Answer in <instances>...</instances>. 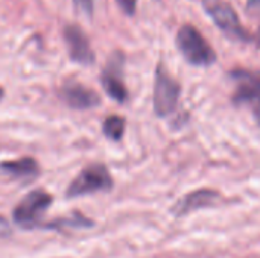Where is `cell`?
Returning <instances> with one entry per match:
<instances>
[{
  "label": "cell",
  "mask_w": 260,
  "mask_h": 258,
  "mask_svg": "<svg viewBox=\"0 0 260 258\" xmlns=\"http://www.w3.org/2000/svg\"><path fill=\"white\" fill-rule=\"evenodd\" d=\"M180 84L169 75L166 67L160 64L155 73V85H154V109L160 117H166L172 114L178 105L180 99Z\"/></svg>",
  "instance_id": "cell-4"
},
{
  "label": "cell",
  "mask_w": 260,
  "mask_h": 258,
  "mask_svg": "<svg viewBox=\"0 0 260 258\" xmlns=\"http://www.w3.org/2000/svg\"><path fill=\"white\" fill-rule=\"evenodd\" d=\"M52 204V196L35 190L26 195L14 210V220L21 228H34L40 224L43 214Z\"/></svg>",
  "instance_id": "cell-5"
},
{
  "label": "cell",
  "mask_w": 260,
  "mask_h": 258,
  "mask_svg": "<svg viewBox=\"0 0 260 258\" xmlns=\"http://www.w3.org/2000/svg\"><path fill=\"white\" fill-rule=\"evenodd\" d=\"M123 53L114 52L107 62V67L102 71L101 82L105 93L119 103H123L128 99V90L123 82Z\"/></svg>",
  "instance_id": "cell-6"
},
{
  "label": "cell",
  "mask_w": 260,
  "mask_h": 258,
  "mask_svg": "<svg viewBox=\"0 0 260 258\" xmlns=\"http://www.w3.org/2000/svg\"><path fill=\"white\" fill-rule=\"evenodd\" d=\"M203 6L216 26L230 38L238 41H248L250 35L244 29L236 11L225 0H203Z\"/></svg>",
  "instance_id": "cell-3"
},
{
  "label": "cell",
  "mask_w": 260,
  "mask_h": 258,
  "mask_svg": "<svg viewBox=\"0 0 260 258\" xmlns=\"http://www.w3.org/2000/svg\"><path fill=\"white\" fill-rule=\"evenodd\" d=\"M256 117H257V120H259V123H260V106L256 108Z\"/></svg>",
  "instance_id": "cell-16"
},
{
  "label": "cell",
  "mask_w": 260,
  "mask_h": 258,
  "mask_svg": "<svg viewBox=\"0 0 260 258\" xmlns=\"http://www.w3.org/2000/svg\"><path fill=\"white\" fill-rule=\"evenodd\" d=\"M2 96H3V90H2V87H0V99H2Z\"/></svg>",
  "instance_id": "cell-17"
},
{
  "label": "cell",
  "mask_w": 260,
  "mask_h": 258,
  "mask_svg": "<svg viewBox=\"0 0 260 258\" xmlns=\"http://www.w3.org/2000/svg\"><path fill=\"white\" fill-rule=\"evenodd\" d=\"M64 40L69 49L70 58L78 62L88 65L94 61V53L85 32L78 24H67L64 27Z\"/></svg>",
  "instance_id": "cell-8"
},
{
  "label": "cell",
  "mask_w": 260,
  "mask_h": 258,
  "mask_svg": "<svg viewBox=\"0 0 260 258\" xmlns=\"http://www.w3.org/2000/svg\"><path fill=\"white\" fill-rule=\"evenodd\" d=\"M61 99L73 109H90L99 105V96L91 88L70 81L61 88Z\"/></svg>",
  "instance_id": "cell-9"
},
{
  "label": "cell",
  "mask_w": 260,
  "mask_h": 258,
  "mask_svg": "<svg viewBox=\"0 0 260 258\" xmlns=\"http://www.w3.org/2000/svg\"><path fill=\"white\" fill-rule=\"evenodd\" d=\"M218 198H219V195L216 192H212V190H198V192H193V193L184 196L175 205V211L178 214H186V213H190L193 210L204 208V207H209V205L215 204V201Z\"/></svg>",
  "instance_id": "cell-10"
},
{
  "label": "cell",
  "mask_w": 260,
  "mask_h": 258,
  "mask_svg": "<svg viewBox=\"0 0 260 258\" xmlns=\"http://www.w3.org/2000/svg\"><path fill=\"white\" fill-rule=\"evenodd\" d=\"M232 78L236 81L233 102L236 105L259 103L260 106V71L235 70Z\"/></svg>",
  "instance_id": "cell-7"
},
{
  "label": "cell",
  "mask_w": 260,
  "mask_h": 258,
  "mask_svg": "<svg viewBox=\"0 0 260 258\" xmlns=\"http://www.w3.org/2000/svg\"><path fill=\"white\" fill-rule=\"evenodd\" d=\"M73 5L76 8L78 12H81L82 15L91 17L93 11H94V0H73Z\"/></svg>",
  "instance_id": "cell-13"
},
{
  "label": "cell",
  "mask_w": 260,
  "mask_h": 258,
  "mask_svg": "<svg viewBox=\"0 0 260 258\" xmlns=\"http://www.w3.org/2000/svg\"><path fill=\"white\" fill-rule=\"evenodd\" d=\"M0 170L15 179H32L38 175V164L34 158H20L0 164Z\"/></svg>",
  "instance_id": "cell-11"
},
{
  "label": "cell",
  "mask_w": 260,
  "mask_h": 258,
  "mask_svg": "<svg viewBox=\"0 0 260 258\" xmlns=\"http://www.w3.org/2000/svg\"><path fill=\"white\" fill-rule=\"evenodd\" d=\"M113 187V179L110 172L102 164H91L85 167L69 186L67 196L79 198L98 192H108Z\"/></svg>",
  "instance_id": "cell-2"
},
{
  "label": "cell",
  "mask_w": 260,
  "mask_h": 258,
  "mask_svg": "<svg viewBox=\"0 0 260 258\" xmlns=\"http://www.w3.org/2000/svg\"><path fill=\"white\" fill-rule=\"evenodd\" d=\"M102 129L110 140L119 141L125 132V119L120 116H110L104 120Z\"/></svg>",
  "instance_id": "cell-12"
},
{
  "label": "cell",
  "mask_w": 260,
  "mask_h": 258,
  "mask_svg": "<svg viewBox=\"0 0 260 258\" xmlns=\"http://www.w3.org/2000/svg\"><path fill=\"white\" fill-rule=\"evenodd\" d=\"M177 46L184 59L192 65L207 67L216 61V53L213 47L192 24H184L180 27L177 33Z\"/></svg>",
  "instance_id": "cell-1"
},
{
  "label": "cell",
  "mask_w": 260,
  "mask_h": 258,
  "mask_svg": "<svg viewBox=\"0 0 260 258\" xmlns=\"http://www.w3.org/2000/svg\"><path fill=\"white\" fill-rule=\"evenodd\" d=\"M117 5L126 15H133L136 12L137 0H117Z\"/></svg>",
  "instance_id": "cell-14"
},
{
  "label": "cell",
  "mask_w": 260,
  "mask_h": 258,
  "mask_svg": "<svg viewBox=\"0 0 260 258\" xmlns=\"http://www.w3.org/2000/svg\"><path fill=\"white\" fill-rule=\"evenodd\" d=\"M247 9L253 14H260V0H248Z\"/></svg>",
  "instance_id": "cell-15"
}]
</instances>
